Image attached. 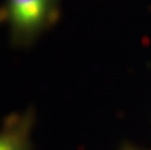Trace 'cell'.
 I'll return each instance as SVG.
<instances>
[{
    "instance_id": "cell-2",
    "label": "cell",
    "mask_w": 151,
    "mask_h": 150,
    "mask_svg": "<svg viewBox=\"0 0 151 150\" xmlns=\"http://www.w3.org/2000/svg\"><path fill=\"white\" fill-rule=\"evenodd\" d=\"M29 118L12 116L0 131V150H27Z\"/></svg>"
},
{
    "instance_id": "cell-1",
    "label": "cell",
    "mask_w": 151,
    "mask_h": 150,
    "mask_svg": "<svg viewBox=\"0 0 151 150\" xmlns=\"http://www.w3.org/2000/svg\"><path fill=\"white\" fill-rule=\"evenodd\" d=\"M3 12L12 41L27 45L57 22L60 0H6Z\"/></svg>"
}]
</instances>
